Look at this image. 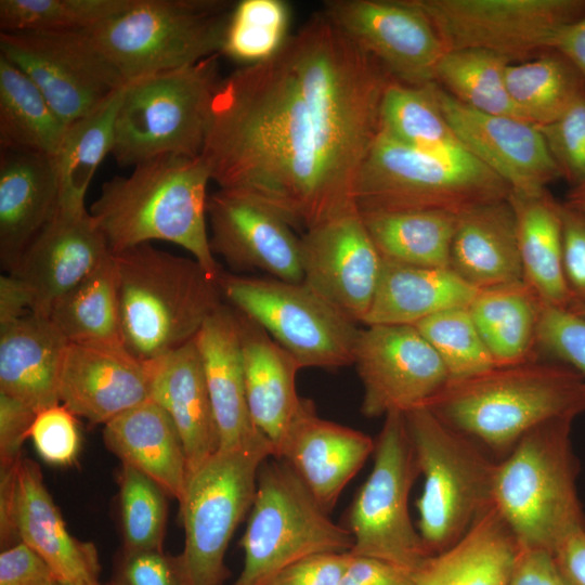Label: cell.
<instances>
[{"mask_svg": "<svg viewBox=\"0 0 585 585\" xmlns=\"http://www.w3.org/2000/svg\"><path fill=\"white\" fill-rule=\"evenodd\" d=\"M447 51L484 49L514 62L550 50L562 27L585 16V0H413Z\"/></svg>", "mask_w": 585, "mask_h": 585, "instance_id": "cell-14", "label": "cell"}, {"mask_svg": "<svg viewBox=\"0 0 585 585\" xmlns=\"http://www.w3.org/2000/svg\"><path fill=\"white\" fill-rule=\"evenodd\" d=\"M550 50L567 57L585 80V16L558 30Z\"/></svg>", "mask_w": 585, "mask_h": 585, "instance_id": "cell-59", "label": "cell"}, {"mask_svg": "<svg viewBox=\"0 0 585 585\" xmlns=\"http://www.w3.org/2000/svg\"><path fill=\"white\" fill-rule=\"evenodd\" d=\"M414 326L438 353L450 379L470 377L497 366L474 325L468 307L439 312Z\"/></svg>", "mask_w": 585, "mask_h": 585, "instance_id": "cell-45", "label": "cell"}, {"mask_svg": "<svg viewBox=\"0 0 585 585\" xmlns=\"http://www.w3.org/2000/svg\"><path fill=\"white\" fill-rule=\"evenodd\" d=\"M572 421L562 417L540 424L497 460L493 506L521 549L552 554L567 537L585 529Z\"/></svg>", "mask_w": 585, "mask_h": 585, "instance_id": "cell-5", "label": "cell"}, {"mask_svg": "<svg viewBox=\"0 0 585 585\" xmlns=\"http://www.w3.org/2000/svg\"><path fill=\"white\" fill-rule=\"evenodd\" d=\"M67 344L48 316L31 311L1 324L0 393L36 412L60 404V373Z\"/></svg>", "mask_w": 585, "mask_h": 585, "instance_id": "cell-30", "label": "cell"}, {"mask_svg": "<svg viewBox=\"0 0 585 585\" xmlns=\"http://www.w3.org/2000/svg\"><path fill=\"white\" fill-rule=\"evenodd\" d=\"M113 585H186L179 556L162 549L123 552Z\"/></svg>", "mask_w": 585, "mask_h": 585, "instance_id": "cell-50", "label": "cell"}, {"mask_svg": "<svg viewBox=\"0 0 585 585\" xmlns=\"http://www.w3.org/2000/svg\"><path fill=\"white\" fill-rule=\"evenodd\" d=\"M420 476L402 413L385 416L375 440L374 465L348 515L352 555L373 557L415 570L428 554L414 526L408 497Z\"/></svg>", "mask_w": 585, "mask_h": 585, "instance_id": "cell-13", "label": "cell"}, {"mask_svg": "<svg viewBox=\"0 0 585 585\" xmlns=\"http://www.w3.org/2000/svg\"><path fill=\"white\" fill-rule=\"evenodd\" d=\"M29 438L44 461L57 466L69 465L80 446L76 415L62 403L40 410Z\"/></svg>", "mask_w": 585, "mask_h": 585, "instance_id": "cell-49", "label": "cell"}, {"mask_svg": "<svg viewBox=\"0 0 585 585\" xmlns=\"http://www.w3.org/2000/svg\"><path fill=\"white\" fill-rule=\"evenodd\" d=\"M274 456L266 439L219 450L188 476L180 505L184 548L180 557L186 585H223L227 545L249 512L259 469Z\"/></svg>", "mask_w": 585, "mask_h": 585, "instance_id": "cell-11", "label": "cell"}, {"mask_svg": "<svg viewBox=\"0 0 585 585\" xmlns=\"http://www.w3.org/2000/svg\"><path fill=\"white\" fill-rule=\"evenodd\" d=\"M60 402L76 416L103 424L150 398V370L122 344L68 342Z\"/></svg>", "mask_w": 585, "mask_h": 585, "instance_id": "cell-22", "label": "cell"}, {"mask_svg": "<svg viewBox=\"0 0 585 585\" xmlns=\"http://www.w3.org/2000/svg\"><path fill=\"white\" fill-rule=\"evenodd\" d=\"M519 546L492 505L450 548L427 557L411 585H508Z\"/></svg>", "mask_w": 585, "mask_h": 585, "instance_id": "cell-32", "label": "cell"}, {"mask_svg": "<svg viewBox=\"0 0 585 585\" xmlns=\"http://www.w3.org/2000/svg\"><path fill=\"white\" fill-rule=\"evenodd\" d=\"M512 62L484 49L448 50L438 65L435 83L474 110L519 117L505 81L506 68Z\"/></svg>", "mask_w": 585, "mask_h": 585, "instance_id": "cell-42", "label": "cell"}, {"mask_svg": "<svg viewBox=\"0 0 585 585\" xmlns=\"http://www.w3.org/2000/svg\"><path fill=\"white\" fill-rule=\"evenodd\" d=\"M438 104L464 148L503 179L510 192L538 194L561 178L537 126L474 110L432 84Z\"/></svg>", "mask_w": 585, "mask_h": 585, "instance_id": "cell-20", "label": "cell"}, {"mask_svg": "<svg viewBox=\"0 0 585 585\" xmlns=\"http://www.w3.org/2000/svg\"><path fill=\"white\" fill-rule=\"evenodd\" d=\"M65 128L36 84L0 55L1 150L54 156Z\"/></svg>", "mask_w": 585, "mask_h": 585, "instance_id": "cell-38", "label": "cell"}, {"mask_svg": "<svg viewBox=\"0 0 585 585\" xmlns=\"http://www.w3.org/2000/svg\"><path fill=\"white\" fill-rule=\"evenodd\" d=\"M382 260L450 268L457 213L442 209L360 212Z\"/></svg>", "mask_w": 585, "mask_h": 585, "instance_id": "cell-36", "label": "cell"}, {"mask_svg": "<svg viewBox=\"0 0 585 585\" xmlns=\"http://www.w3.org/2000/svg\"><path fill=\"white\" fill-rule=\"evenodd\" d=\"M0 51L36 84L65 126L128 83L86 29L0 31Z\"/></svg>", "mask_w": 585, "mask_h": 585, "instance_id": "cell-15", "label": "cell"}, {"mask_svg": "<svg viewBox=\"0 0 585 585\" xmlns=\"http://www.w3.org/2000/svg\"><path fill=\"white\" fill-rule=\"evenodd\" d=\"M110 253L86 207H60L9 274L27 289L31 312L48 316L53 306Z\"/></svg>", "mask_w": 585, "mask_h": 585, "instance_id": "cell-21", "label": "cell"}, {"mask_svg": "<svg viewBox=\"0 0 585 585\" xmlns=\"http://www.w3.org/2000/svg\"><path fill=\"white\" fill-rule=\"evenodd\" d=\"M236 2L130 0L117 14L86 29L129 82L220 54Z\"/></svg>", "mask_w": 585, "mask_h": 585, "instance_id": "cell-8", "label": "cell"}, {"mask_svg": "<svg viewBox=\"0 0 585 585\" xmlns=\"http://www.w3.org/2000/svg\"><path fill=\"white\" fill-rule=\"evenodd\" d=\"M86 585H104V584H101L100 582H96V583H91V584H86Z\"/></svg>", "mask_w": 585, "mask_h": 585, "instance_id": "cell-63", "label": "cell"}, {"mask_svg": "<svg viewBox=\"0 0 585 585\" xmlns=\"http://www.w3.org/2000/svg\"><path fill=\"white\" fill-rule=\"evenodd\" d=\"M349 557V551L306 557L283 569L265 585H339Z\"/></svg>", "mask_w": 585, "mask_h": 585, "instance_id": "cell-52", "label": "cell"}, {"mask_svg": "<svg viewBox=\"0 0 585 585\" xmlns=\"http://www.w3.org/2000/svg\"><path fill=\"white\" fill-rule=\"evenodd\" d=\"M218 426L220 450L266 439L253 425L245 390L235 310L223 303L195 337Z\"/></svg>", "mask_w": 585, "mask_h": 585, "instance_id": "cell-29", "label": "cell"}, {"mask_svg": "<svg viewBox=\"0 0 585 585\" xmlns=\"http://www.w3.org/2000/svg\"><path fill=\"white\" fill-rule=\"evenodd\" d=\"M207 219L212 253L233 270L303 282L300 237L273 208L247 194L219 188L208 195Z\"/></svg>", "mask_w": 585, "mask_h": 585, "instance_id": "cell-19", "label": "cell"}, {"mask_svg": "<svg viewBox=\"0 0 585 585\" xmlns=\"http://www.w3.org/2000/svg\"><path fill=\"white\" fill-rule=\"evenodd\" d=\"M125 348L143 362L193 340L224 303L194 258L142 244L113 253Z\"/></svg>", "mask_w": 585, "mask_h": 585, "instance_id": "cell-4", "label": "cell"}, {"mask_svg": "<svg viewBox=\"0 0 585 585\" xmlns=\"http://www.w3.org/2000/svg\"><path fill=\"white\" fill-rule=\"evenodd\" d=\"M218 284L223 299L260 325L301 368L353 364L360 328L306 283L222 271Z\"/></svg>", "mask_w": 585, "mask_h": 585, "instance_id": "cell-12", "label": "cell"}, {"mask_svg": "<svg viewBox=\"0 0 585 585\" xmlns=\"http://www.w3.org/2000/svg\"><path fill=\"white\" fill-rule=\"evenodd\" d=\"M127 84L94 110L66 126L54 155L60 183V207H86L88 186L99 165L112 153L117 112Z\"/></svg>", "mask_w": 585, "mask_h": 585, "instance_id": "cell-39", "label": "cell"}, {"mask_svg": "<svg viewBox=\"0 0 585 585\" xmlns=\"http://www.w3.org/2000/svg\"><path fill=\"white\" fill-rule=\"evenodd\" d=\"M551 556L562 585H585V529L567 537Z\"/></svg>", "mask_w": 585, "mask_h": 585, "instance_id": "cell-57", "label": "cell"}, {"mask_svg": "<svg viewBox=\"0 0 585 585\" xmlns=\"http://www.w3.org/2000/svg\"><path fill=\"white\" fill-rule=\"evenodd\" d=\"M150 398L171 418L188 476L220 450L218 426L195 338L148 361Z\"/></svg>", "mask_w": 585, "mask_h": 585, "instance_id": "cell-26", "label": "cell"}, {"mask_svg": "<svg viewBox=\"0 0 585 585\" xmlns=\"http://www.w3.org/2000/svg\"><path fill=\"white\" fill-rule=\"evenodd\" d=\"M323 12L396 82H435L447 51L429 17L413 0H327Z\"/></svg>", "mask_w": 585, "mask_h": 585, "instance_id": "cell-17", "label": "cell"}, {"mask_svg": "<svg viewBox=\"0 0 585 585\" xmlns=\"http://www.w3.org/2000/svg\"><path fill=\"white\" fill-rule=\"evenodd\" d=\"M36 414L24 402L0 393V466L15 465L23 457Z\"/></svg>", "mask_w": 585, "mask_h": 585, "instance_id": "cell-54", "label": "cell"}, {"mask_svg": "<svg viewBox=\"0 0 585 585\" xmlns=\"http://www.w3.org/2000/svg\"><path fill=\"white\" fill-rule=\"evenodd\" d=\"M510 187L465 148L439 154L379 131L354 185L360 212L442 209L458 213L509 195Z\"/></svg>", "mask_w": 585, "mask_h": 585, "instance_id": "cell-9", "label": "cell"}, {"mask_svg": "<svg viewBox=\"0 0 585 585\" xmlns=\"http://www.w3.org/2000/svg\"><path fill=\"white\" fill-rule=\"evenodd\" d=\"M432 84L412 87L392 80L381 101L380 131L426 152L464 150L438 104Z\"/></svg>", "mask_w": 585, "mask_h": 585, "instance_id": "cell-41", "label": "cell"}, {"mask_svg": "<svg viewBox=\"0 0 585 585\" xmlns=\"http://www.w3.org/2000/svg\"><path fill=\"white\" fill-rule=\"evenodd\" d=\"M413 571L385 560L350 552L339 585H411Z\"/></svg>", "mask_w": 585, "mask_h": 585, "instance_id": "cell-55", "label": "cell"}, {"mask_svg": "<svg viewBox=\"0 0 585 585\" xmlns=\"http://www.w3.org/2000/svg\"><path fill=\"white\" fill-rule=\"evenodd\" d=\"M569 310H571L577 315L585 317V306H580V304L572 306Z\"/></svg>", "mask_w": 585, "mask_h": 585, "instance_id": "cell-62", "label": "cell"}, {"mask_svg": "<svg viewBox=\"0 0 585 585\" xmlns=\"http://www.w3.org/2000/svg\"><path fill=\"white\" fill-rule=\"evenodd\" d=\"M403 415L424 477L417 530L428 554L435 555L456 544L493 505L497 459L427 406Z\"/></svg>", "mask_w": 585, "mask_h": 585, "instance_id": "cell-6", "label": "cell"}, {"mask_svg": "<svg viewBox=\"0 0 585 585\" xmlns=\"http://www.w3.org/2000/svg\"><path fill=\"white\" fill-rule=\"evenodd\" d=\"M536 351L540 356L563 363L585 378V317L543 303Z\"/></svg>", "mask_w": 585, "mask_h": 585, "instance_id": "cell-47", "label": "cell"}, {"mask_svg": "<svg viewBox=\"0 0 585 585\" xmlns=\"http://www.w3.org/2000/svg\"><path fill=\"white\" fill-rule=\"evenodd\" d=\"M0 585H61L44 559L25 543L0 554Z\"/></svg>", "mask_w": 585, "mask_h": 585, "instance_id": "cell-53", "label": "cell"}, {"mask_svg": "<svg viewBox=\"0 0 585 585\" xmlns=\"http://www.w3.org/2000/svg\"><path fill=\"white\" fill-rule=\"evenodd\" d=\"M561 178L585 185V91L557 120L538 127Z\"/></svg>", "mask_w": 585, "mask_h": 585, "instance_id": "cell-48", "label": "cell"}, {"mask_svg": "<svg viewBox=\"0 0 585 585\" xmlns=\"http://www.w3.org/2000/svg\"><path fill=\"white\" fill-rule=\"evenodd\" d=\"M15 525L20 541L44 559L61 585L100 582L96 548L69 533L38 465L26 457L17 468Z\"/></svg>", "mask_w": 585, "mask_h": 585, "instance_id": "cell-27", "label": "cell"}, {"mask_svg": "<svg viewBox=\"0 0 585 585\" xmlns=\"http://www.w3.org/2000/svg\"><path fill=\"white\" fill-rule=\"evenodd\" d=\"M219 56L128 82L110 153L118 165L134 167L164 155H202L222 80Z\"/></svg>", "mask_w": 585, "mask_h": 585, "instance_id": "cell-7", "label": "cell"}, {"mask_svg": "<svg viewBox=\"0 0 585 585\" xmlns=\"http://www.w3.org/2000/svg\"><path fill=\"white\" fill-rule=\"evenodd\" d=\"M48 317L67 342L123 346L113 253L64 295Z\"/></svg>", "mask_w": 585, "mask_h": 585, "instance_id": "cell-40", "label": "cell"}, {"mask_svg": "<svg viewBox=\"0 0 585 585\" xmlns=\"http://www.w3.org/2000/svg\"><path fill=\"white\" fill-rule=\"evenodd\" d=\"M374 450L373 438L318 417L313 402L306 399L275 457L290 466L329 514Z\"/></svg>", "mask_w": 585, "mask_h": 585, "instance_id": "cell-23", "label": "cell"}, {"mask_svg": "<svg viewBox=\"0 0 585 585\" xmlns=\"http://www.w3.org/2000/svg\"><path fill=\"white\" fill-rule=\"evenodd\" d=\"M303 283L353 323L364 322L382 258L358 209L313 226L300 237Z\"/></svg>", "mask_w": 585, "mask_h": 585, "instance_id": "cell-18", "label": "cell"}, {"mask_svg": "<svg viewBox=\"0 0 585 585\" xmlns=\"http://www.w3.org/2000/svg\"><path fill=\"white\" fill-rule=\"evenodd\" d=\"M18 464L20 461L15 465L0 466V543L2 549L21 543L15 525Z\"/></svg>", "mask_w": 585, "mask_h": 585, "instance_id": "cell-58", "label": "cell"}, {"mask_svg": "<svg viewBox=\"0 0 585 585\" xmlns=\"http://www.w3.org/2000/svg\"><path fill=\"white\" fill-rule=\"evenodd\" d=\"M479 289L450 268L413 266L382 260L379 283L363 325L406 324L468 307Z\"/></svg>", "mask_w": 585, "mask_h": 585, "instance_id": "cell-33", "label": "cell"}, {"mask_svg": "<svg viewBox=\"0 0 585 585\" xmlns=\"http://www.w3.org/2000/svg\"><path fill=\"white\" fill-rule=\"evenodd\" d=\"M289 5L283 0L236 2L224 35L221 55L244 63L273 56L288 38Z\"/></svg>", "mask_w": 585, "mask_h": 585, "instance_id": "cell-43", "label": "cell"}, {"mask_svg": "<svg viewBox=\"0 0 585 585\" xmlns=\"http://www.w3.org/2000/svg\"><path fill=\"white\" fill-rule=\"evenodd\" d=\"M235 313L250 417L275 457L306 401L296 389V375L302 368L260 325Z\"/></svg>", "mask_w": 585, "mask_h": 585, "instance_id": "cell-25", "label": "cell"}, {"mask_svg": "<svg viewBox=\"0 0 585 585\" xmlns=\"http://www.w3.org/2000/svg\"><path fill=\"white\" fill-rule=\"evenodd\" d=\"M392 80L323 11L312 15L273 56L221 80L200 155L211 180L306 231L358 209Z\"/></svg>", "mask_w": 585, "mask_h": 585, "instance_id": "cell-1", "label": "cell"}, {"mask_svg": "<svg viewBox=\"0 0 585 585\" xmlns=\"http://www.w3.org/2000/svg\"><path fill=\"white\" fill-rule=\"evenodd\" d=\"M107 448L122 463L157 482L182 502L188 479L180 435L165 410L152 399L121 413L104 425Z\"/></svg>", "mask_w": 585, "mask_h": 585, "instance_id": "cell-31", "label": "cell"}, {"mask_svg": "<svg viewBox=\"0 0 585 585\" xmlns=\"http://www.w3.org/2000/svg\"><path fill=\"white\" fill-rule=\"evenodd\" d=\"M566 204L585 213V185L571 188L567 196Z\"/></svg>", "mask_w": 585, "mask_h": 585, "instance_id": "cell-61", "label": "cell"}, {"mask_svg": "<svg viewBox=\"0 0 585 585\" xmlns=\"http://www.w3.org/2000/svg\"><path fill=\"white\" fill-rule=\"evenodd\" d=\"M524 283L548 306L569 309L572 299L562 263L561 203L545 190L538 194L510 192Z\"/></svg>", "mask_w": 585, "mask_h": 585, "instance_id": "cell-34", "label": "cell"}, {"mask_svg": "<svg viewBox=\"0 0 585 585\" xmlns=\"http://www.w3.org/2000/svg\"><path fill=\"white\" fill-rule=\"evenodd\" d=\"M60 202L54 156L1 150L0 263L5 273L52 221Z\"/></svg>", "mask_w": 585, "mask_h": 585, "instance_id": "cell-24", "label": "cell"}, {"mask_svg": "<svg viewBox=\"0 0 585 585\" xmlns=\"http://www.w3.org/2000/svg\"><path fill=\"white\" fill-rule=\"evenodd\" d=\"M505 81L519 117L537 127L557 120L585 91L582 75L556 50L510 63Z\"/></svg>", "mask_w": 585, "mask_h": 585, "instance_id": "cell-37", "label": "cell"}, {"mask_svg": "<svg viewBox=\"0 0 585 585\" xmlns=\"http://www.w3.org/2000/svg\"><path fill=\"white\" fill-rule=\"evenodd\" d=\"M542 304L524 281L478 290L468 309L496 365L540 356L536 337Z\"/></svg>", "mask_w": 585, "mask_h": 585, "instance_id": "cell-35", "label": "cell"}, {"mask_svg": "<svg viewBox=\"0 0 585 585\" xmlns=\"http://www.w3.org/2000/svg\"><path fill=\"white\" fill-rule=\"evenodd\" d=\"M427 406L490 454L505 457L531 429L585 411V378L546 358L450 379Z\"/></svg>", "mask_w": 585, "mask_h": 585, "instance_id": "cell-3", "label": "cell"}, {"mask_svg": "<svg viewBox=\"0 0 585 585\" xmlns=\"http://www.w3.org/2000/svg\"><path fill=\"white\" fill-rule=\"evenodd\" d=\"M450 269L477 289L523 282L517 221L508 196L457 213Z\"/></svg>", "mask_w": 585, "mask_h": 585, "instance_id": "cell-28", "label": "cell"}, {"mask_svg": "<svg viewBox=\"0 0 585 585\" xmlns=\"http://www.w3.org/2000/svg\"><path fill=\"white\" fill-rule=\"evenodd\" d=\"M210 171L202 156L164 155L103 183L89 212L112 253L153 240L187 250L210 276L223 271L207 227Z\"/></svg>", "mask_w": 585, "mask_h": 585, "instance_id": "cell-2", "label": "cell"}, {"mask_svg": "<svg viewBox=\"0 0 585 585\" xmlns=\"http://www.w3.org/2000/svg\"><path fill=\"white\" fill-rule=\"evenodd\" d=\"M31 311V301L25 286L14 275L0 276V325L12 322Z\"/></svg>", "mask_w": 585, "mask_h": 585, "instance_id": "cell-60", "label": "cell"}, {"mask_svg": "<svg viewBox=\"0 0 585 585\" xmlns=\"http://www.w3.org/2000/svg\"><path fill=\"white\" fill-rule=\"evenodd\" d=\"M353 364L364 388L361 412L366 417L425 406L450 379L414 325H365L358 334Z\"/></svg>", "mask_w": 585, "mask_h": 585, "instance_id": "cell-16", "label": "cell"}, {"mask_svg": "<svg viewBox=\"0 0 585 585\" xmlns=\"http://www.w3.org/2000/svg\"><path fill=\"white\" fill-rule=\"evenodd\" d=\"M562 263L572 306H585V213L561 203ZM569 308V309H570Z\"/></svg>", "mask_w": 585, "mask_h": 585, "instance_id": "cell-51", "label": "cell"}, {"mask_svg": "<svg viewBox=\"0 0 585 585\" xmlns=\"http://www.w3.org/2000/svg\"><path fill=\"white\" fill-rule=\"evenodd\" d=\"M352 545L350 531L328 517L290 466L268 458L259 469L240 540L244 566L233 585H265L306 557L350 551Z\"/></svg>", "mask_w": 585, "mask_h": 585, "instance_id": "cell-10", "label": "cell"}, {"mask_svg": "<svg viewBox=\"0 0 585 585\" xmlns=\"http://www.w3.org/2000/svg\"><path fill=\"white\" fill-rule=\"evenodd\" d=\"M119 484L123 552L161 549L168 494L153 479L128 465H122Z\"/></svg>", "mask_w": 585, "mask_h": 585, "instance_id": "cell-46", "label": "cell"}, {"mask_svg": "<svg viewBox=\"0 0 585 585\" xmlns=\"http://www.w3.org/2000/svg\"><path fill=\"white\" fill-rule=\"evenodd\" d=\"M130 0H0L1 31L84 30L122 11Z\"/></svg>", "mask_w": 585, "mask_h": 585, "instance_id": "cell-44", "label": "cell"}, {"mask_svg": "<svg viewBox=\"0 0 585 585\" xmlns=\"http://www.w3.org/2000/svg\"><path fill=\"white\" fill-rule=\"evenodd\" d=\"M508 585H562L550 552L521 549Z\"/></svg>", "mask_w": 585, "mask_h": 585, "instance_id": "cell-56", "label": "cell"}]
</instances>
